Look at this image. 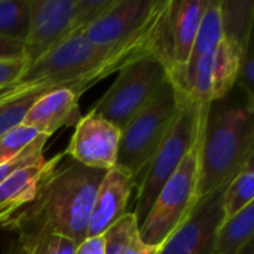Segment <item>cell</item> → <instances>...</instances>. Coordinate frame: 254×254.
Segmentation results:
<instances>
[{"instance_id":"cell-1","label":"cell","mask_w":254,"mask_h":254,"mask_svg":"<svg viewBox=\"0 0 254 254\" xmlns=\"http://www.w3.org/2000/svg\"><path fill=\"white\" fill-rule=\"evenodd\" d=\"M104 174L106 171L83 167L64 155L42 180L34 199L0 229L16 235L48 231L80 244L86 240L94 198Z\"/></svg>"},{"instance_id":"cell-2","label":"cell","mask_w":254,"mask_h":254,"mask_svg":"<svg viewBox=\"0 0 254 254\" xmlns=\"http://www.w3.org/2000/svg\"><path fill=\"white\" fill-rule=\"evenodd\" d=\"M254 158V107L228 97L208 107L199 146L198 199L225 190Z\"/></svg>"},{"instance_id":"cell-3","label":"cell","mask_w":254,"mask_h":254,"mask_svg":"<svg viewBox=\"0 0 254 254\" xmlns=\"http://www.w3.org/2000/svg\"><path fill=\"white\" fill-rule=\"evenodd\" d=\"M140 57L143 55L101 52L82 33H74L34 63L27 64L21 77L12 85V91L21 95L33 91L68 89L80 97L97 82Z\"/></svg>"},{"instance_id":"cell-4","label":"cell","mask_w":254,"mask_h":254,"mask_svg":"<svg viewBox=\"0 0 254 254\" xmlns=\"http://www.w3.org/2000/svg\"><path fill=\"white\" fill-rule=\"evenodd\" d=\"M186 100L188 95L168 77L156 97L121 129L116 165L128 170L137 185L174 127Z\"/></svg>"},{"instance_id":"cell-5","label":"cell","mask_w":254,"mask_h":254,"mask_svg":"<svg viewBox=\"0 0 254 254\" xmlns=\"http://www.w3.org/2000/svg\"><path fill=\"white\" fill-rule=\"evenodd\" d=\"M208 107L210 106H198L188 97L185 107L180 112L170 134L147 164L143 177L138 182L135 211L132 213L138 228L146 219L162 186L177 171L188 152L199 140L207 119Z\"/></svg>"},{"instance_id":"cell-6","label":"cell","mask_w":254,"mask_h":254,"mask_svg":"<svg viewBox=\"0 0 254 254\" xmlns=\"http://www.w3.org/2000/svg\"><path fill=\"white\" fill-rule=\"evenodd\" d=\"M199 146L201 137L188 152L177 171L162 186L146 219L140 225V238L144 244L161 247L189 219L196 207L199 201L196 193L199 176Z\"/></svg>"},{"instance_id":"cell-7","label":"cell","mask_w":254,"mask_h":254,"mask_svg":"<svg viewBox=\"0 0 254 254\" xmlns=\"http://www.w3.org/2000/svg\"><path fill=\"white\" fill-rule=\"evenodd\" d=\"M168 77V67L156 55L135 58L118 71V77L91 112L122 129L156 97Z\"/></svg>"},{"instance_id":"cell-8","label":"cell","mask_w":254,"mask_h":254,"mask_svg":"<svg viewBox=\"0 0 254 254\" xmlns=\"http://www.w3.org/2000/svg\"><path fill=\"white\" fill-rule=\"evenodd\" d=\"M243 54L223 37L219 46L193 67L185 94L198 106L226 98L237 85Z\"/></svg>"},{"instance_id":"cell-9","label":"cell","mask_w":254,"mask_h":254,"mask_svg":"<svg viewBox=\"0 0 254 254\" xmlns=\"http://www.w3.org/2000/svg\"><path fill=\"white\" fill-rule=\"evenodd\" d=\"M28 31L24 39L27 64L74 34V0H27Z\"/></svg>"},{"instance_id":"cell-10","label":"cell","mask_w":254,"mask_h":254,"mask_svg":"<svg viewBox=\"0 0 254 254\" xmlns=\"http://www.w3.org/2000/svg\"><path fill=\"white\" fill-rule=\"evenodd\" d=\"M119 141L121 129L89 110L74 125V132L63 153L83 167L109 171L116 165Z\"/></svg>"},{"instance_id":"cell-11","label":"cell","mask_w":254,"mask_h":254,"mask_svg":"<svg viewBox=\"0 0 254 254\" xmlns=\"http://www.w3.org/2000/svg\"><path fill=\"white\" fill-rule=\"evenodd\" d=\"M223 190L201 198L189 219L159 247L158 254H216L217 229L223 222Z\"/></svg>"},{"instance_id":"cell-12","label":"cell","mask_w":254,"mask_h":254,"mask_svg":"<svg viewBox=\"0 0 254 254\" xmlns=\"http://www.w3.org/2000/svg\"><path fill=\"white\" fill-rule=\"evenodd\" d=\"M208 0H168L167 24L171 48V80L180 86L198 27Z\"/></svg>"},{"instance_id":"cell-13","label":"cell","mask_w":254,"mask_h":254,"mask_svg":"<svg viewBox=\"0 0 254 254\" xmlns=\"http://www.w3.org/2000/svg\"><path fill=\"white\" fill-rule=\"evenodd\" d=\"M135 185L134 176L122 167L115 165L106 171L94 198L86 238L103 237L127 213Z\"/></svg>"},{"instance_id":"cell-14","label":"cell","mask_w":254,"mask_h":254,"mask_svg":"<svg viewBox=\"0 0 254 254\" xmlns=\"http://www.w3.org/2000/svg\"><path fill=\"white\" fill-rule=\"evenodd\" d=\"M79 98L68 89L43 92L25 113L22 124L51 137L61 128L74 127L82 118Z\"/></svg>"},{"instance_id":"cell-15","label":"cell","mask_w":254,"mask_h":254,"mask_svg":"<svg viewBox=\"0 0 254 254\" xmlns=\"http://www.w3.org/2000/svg\"><path fill=\"white\" fill-rule=\"evenodd\" d=\"M63 158L64 153H58L49 161L19 168L0 185V228L10 216L34 199L42 180L60 164Z\"/></svg>"},{"instance_id":"cell-16","label":"cell","mask_w":254,"mask_h":254,"mask_svg":"<svg viewBox=\"0 0 254 254\" xmlns=\"http://www.w3.org/2000/svg\"><path fill=\"white\" fill-rule=\"evenodd\" d=\"M223 40V28H222V9H220V0H208L207 7L204 10V15L201 18L198 33L189 55V61L185 70V76L182 80V85L179 86L183 92L188 85V79L195 67V64L207 54L213 52L219 43Z\"/></svg>"},{"instance_id":"cell-17","label":"cell","mask_w":254,"mask_h":254,"mask_svg":"<svg viewBox=\"0 0 254 254\" xmlns=\"http://www.w3.org/2000/svg\"><path fill=\"white\" fill-rule=\"evenodd\" d=\"M223 37L243 55L252 45L254 3L252 0H220Z\"/></svg>"},{"instance_id":"cell-18","label":"cell","mask_w":254,"mask_h":254,"mask_svg":"<svg viewBox=\"0 0 254 254\" xmlns=\"http://www.w3.org/2000/svg\"><path fill=\"white\" fill-rule=\"evenodd\" d=\"M254 202L222 222L216 237V254H241L253 243Z\"/></svg>"},{"instance_id":"cell-19","label":"cell","mask_w":254,"mask_h":254,"mask_svg":"<svg viewBox=\"0 0 254 254\" xmlns=\"http://www.w3.org/2000/svg\"><path fill=\"white\" fill-rule=\"evenodd\" d=\"M104 254H158L159 247L147 246L140 238L132 213H125L104 235Z\"/></svg>"},{"instance_id":"cell-20","label":"cell","mask_w":254,"mask_h":254,"mask_svg":"<svg viewBox=\"0 0 254 254\" xmlns=\"http://www.w3.org/2000/svg\"><path fill=\"white\" fill-rule=\"evenodd\" d=\"M254 158H252L223 190V220L231 219L254 201Z\"/></svg>"},{"instance_id":"cell-21","label":"cell","mask_w":254,"mask_h":254,"mask_svg":"<svg viewBox=\"0 0 254 254\" xmlns=\"http://www.w3.org/2000/svg\"><path fill=\"white\" fill-rule=\"evenodd\" d=\"M28 31V1L0 0V39L24 43Z\"/></svg>"},{"instance_id":"cell-22","label":"cell","mask_w":254,"mask_h":254,"mask_svg":"<svg viewBox=\"0 0 254 254\" xmlns=\"http://www.w3.org/2000/svg\"><path fill=\"white\" fill-rule=\"evenodd\" d=\"M16 241L27 254H74L77 247L67 237L48 231L16 235Z\"/></svg>"},{"instance_id":"cell-23","label":"cell","mask_w":254,"mask_h":254,"mask_svg":"<svg viewBox=\"0 0 254 254\" xmlns=\"http://www.w3.org/2000/svg\"><path fill=\"white\" fill-rule=\"evenodd\" d=\"M40 135L34 128L19 124L0 135V164L15 159Z\"/></svg>"},{"instance_id":"cell-24","label":"cell","mask_w":254,"mask_h":254,"mask_svg":"<svg viewBox=\"0 0 254 254\" xmlns=\"http://www.w3.org/2000/svg\"><path fill=\"white\" fill-rule=\"evenodd\" d=\"M42 94V91H33L0 103V135L12 127L22 124L25 113Z\"/></svg>"},{"instance_id":"cell-25","label":"cell","mask_w":254,"mask_h":254,"mask_svg":"<svg viewBox=\"0 0 254 254\" xmlns=\"http://www.w3.org/2000/svg\"><path fill=\"white\" fill-rule=\"evenodd\" d=\"M49 137L46 135H40L33 144H30L19 156H16L15 159L12 161H7L4 164H0V185L16 170L19 168H24V167H28V165H33V164H39V162H43L46 161L45 156H43V149H45V144L48 141Z\"/></svg>"},{"instance_id":"cell-26","label":"cell","mask_w":254,"mask_h":254,"mask_svg":"<svg viewBox=\"0 0 254 254\" xmlns=\"http://www.w3.org/2000/svg\"><path fill=\"white\" fill-rule=\"evenodd\" d=\"M115 0H74V31L80 33L98 19Z\"/></svg>"},{"instance_id":"cell-27","label":"cell","mask_w":254,"mask_h":254,"mask_svg":"<svg viewBox=\"0 0 254 254\" xmlns=\"http://www.w3.org/2000/svg\"><path fill=\"white\" fill-rule=\"evenodd\" d=\"M237 85H240V88L246 92L249 106L254 107V54L252 45L241 58Z\"/></svg>"},{"instance_id":"cell-28","label":"cell","mask_w":254,"mask_h":254,"mask_svg":"<svg viewBox=\"0 0 254 254\" xmlns=\"http://www.w3.org/2000/svg\"><path fill=\"white\" fill-rule=\"evenodd\" d=\"M25 60H3L0 61V89L10 88L24 73Z\"/></svg>"},{"instance_id":"cell-29","label":"cell","mask_w":254,"mask_h":254,"mask_svg":"<svg viewBox=\"0 0 254 254\" xmlns=\"http://www.w3.org/2000/svg\"><path fill=\"white\" fill-rule=\"evenodd\" d=\"M3 60H25L24 45L16 40L0 39V61Z\"/></svg>"},{"instance_id":"cell-30","label":"cell","mask_w":254,"mask_h":254,"mask_svg":"<svg viewBox=\"0 0 254 254\" xmlns=\"http://www.w3.org/2000/svg\"><path fill=\"white\" fill-rule=\"evenodd\" d=\"M74 254H104V240L103 237L86 238L77 244Z\"/></svg>"},{"instance_id":"cell-31","label":"cell","mask_w":254,"mask_h":254,"mask_svg":"<svg viewBox=\"0 0 254 254\" xmlns=\"http://www.w3.org/2000/svg\"><path fill=\"white\" fill-rule=\"evenodd\" d=\"M3 254H27L25 250L19 246V243L16 240H13L7 247H6V252Z\"/></svg>"},{"instance_id":"cell-32","label":"cell","mask_w":254,"mask_h":254,"mask_svg":"<svg viewBox=\"0 0 254 254\" xmlns=\"http://www.w3.org/2000/svg\"><path fill=\"white\" fill-rule=\"evenodd\" d=\"M22 95V94H21ZM13 97H19V95H15L13 91H12V86L10 88H6V89H0V103L9 100V98H13Z\"/></svg>"},{"instance_id":"cell-33","label":"cell","mask_w":254,"mask_h":254,"mask_svg":"<svg viewBox=\"0 0 254 254\" xmlns=\"http://www.w3.org/2000/svg\"><path fill=\"white\" fill-rule=\"evenodd\" d=\"M241 254H254V244L253 243H250L244 250H243V253Z\"/></svg>"}]
</instances>
